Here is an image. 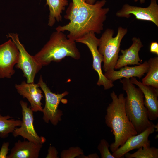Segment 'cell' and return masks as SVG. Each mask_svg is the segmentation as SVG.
<instances>
[{"label": "cell", "instance_id": "obj_19", "mask_svg": "<svg viewBox=\"0 0 158 158\" xmlns=\"http://www.w3.org/2000/svg\"><path fill=\"white\" fill-rule=\"evenodd\" d=\"M147 62L148 70L145 76L142 79V83L158 89V57L150 58Z\"/></svg>", "mask_w": 158, "mask_h": 158}, {"label": "cell", "instance_id": "obj_15", "mask_svg": "<svg viewBox=\"0 0 158 158\" xmlns=\"http://www.w3.org/2000/svg\"><path fill=\"white\" fill-rule=\"evenodd\" d=\"M132 44L128 49L121 50L122 55L119 56L114 68L115 69H118L128 65H140L142 63L140 59L139 52L143 46L140 39L133 37L132 39Z\"/></svg>", "mask_w": 158, "mask_h": 158}, {"label": "cell", "instance_id": "obj_1", "mask_svg": "<svg viewBox=\"0 0 158 158\" xmlns=\"http://www.w3.org/2000/svg\"><path fill=\"white\" fill-rule=\"evenodd\" d=\"M72 1L76 7L73 18L67 24L57 27L56 30L68 32L67 37L74 41L89 32L100 34L109 11V8H103L107 1L99 0L92 4H87L85 0Z\"/></svg>", "mask_w": 158, "mask_h": 158}, {"label": "cell", "instance_id": "obj_2", "mask_svg": "<svg viewBox=\"0 0 158 158\" xmlns=\"http://www.w3.org/2000/svg\"><path fill=\"white\" fill-rule=\"evenodd\" d=\"M110 96L112 102L107 107L105 119L106 125L110 128L114 137V142L110 145L113 153L129 138L138 133L126 113L124 94L121 93L118 96L113 91Z\"/></svg>", "mask_w": 158, "mask_h": 158}, {"label": "cell", "instance_id": "obj_27", "mask_svg": "<svg viewBox=\"0 0 158 158\" xmlns=\"http://www.w3.org/2000/svg\"><path fill=\"white\" fill-rule=\"evenodd\" d=\"M78 158H99V157L97 153H95L89 154L87 156H85L83 154L79 156Z\"/></svg>", "mask_w": 158, "mask_h": 158}, {"label": "cell", "instance_id": "obj_29", "mask_svg": "<svg viewBox=\"0 0 158 158\" xmlns=\"http://www.w3.org/2000/svg\"><path fill=\"white\" fill-rule=\"evenodd\" d=\"M138 1H139L140 3L141 4L144 3L145 2V0H134V1L135 2H136Z\"/></svg>", "mask_w": 158, "mask_h": 158}, {"label": "cell", "instance_id": "obj_11", "mask_svg": "<svg viewBox=\"0 0 158 158\" xmlns=\"http://www.w3.org/2000/svg\"><path fill=\"white\" fill-rule=\"evenodd\" d=\"M116 14L118 17L127 18H129L130 14H133L137 19L152 22L158 27V4L157 0H151L149 5L145 8L125 4Z\"/></svg>", "mask_w": 158, "mask_h": 158}, {"label": "cell", "instance_id": "obj_17", "mask_svg": "<svg viewBox=\"0 0 158 158\" xmlns=\"http://www.w3.org/2000/svg\"><path fill=\"white\" fill-rule=\"evenodd\" d=\"M42 147V144L18 140L15 143L6 158H38Z\"/></svg>", "mask_w": 158, "mask_h": 158}, {"label": "cell", "instance_id": "obj_24", "mask_svg": "<svg viewBox=\"0 0 158 158\" xmlns=\"http://www.w3.org/2000/svg\"><path fill=\"white\" fill-rule=\"evenodd\" d=\"M9 143L4 142L2 145L0 150V158H6L8 153Z\"/></svg>", "mask_w": 158, "mask_h": 158}, {"label": "cell", "instance_id": "obj_20", "mask_svg": "<svg viewBox=\"0 0 158 158\" xmlns=\"http://www.w3.org/2000/svg\"><path fill=\"white\" fill-rule=\"evenodd\" d=\"M8 115L3 116L0 114V137L3 138L8 137L17 127L20 126L22 121L15 119Z\"/></svg>", "mask_w": 158, "mask_h": 158}, {"label": "cell", "instance_id": "obj_9", "mask_svg": "<svg viewBox=\"0 0 158 158\" xmlns=\"http://www.w3.org/2000/svg\"><path fill=\"white\" fill-rule=\"evenodd\" d=\"M20 104L22 108V120L19 128H16L12 133L14 137L20 136L28 141L37 144H42L46 141L44 137L40 136L35 130L33 125V112L28 103L23 100Z\"/></svg>", "mask_w": 158, "mask_h": 158}, {"label": "cell", "instance_id": "obj_5", "mask_svg": "<svg viewBox=\"0 0 158 158\" xmlns=\"http://www.w3.org/2000/svg\"><path fill=\"white\" fill-rule=\"evenodd\" d=\"M128 32L126 28L119 27L116 36L113 29L107 28L99 38L98 50L103 57V69L105 72L114 69L119 57L121 40Z\"/></svg>", "mask_w": 158, "mask_h": 158}, {"label": "cell", "instance_id": "obj_10", "mask_svg": "<svg viewBox=\"0 0 158 158\" xmlns=\"http://www.w3.org/2000/svg\"><path fill=\"white\" fill-rule=\"evenodd\" d=\"M19 51L12 40L0 45V78H10L14 74V66L17 63Z\"/></svg>", "mask_w": 158, "mask_h": 158}, {"label": "cell", "instance_id": "obj_28", "mask_svg": "<svg viewBox=\"0 0 158 158\" xmlns=\"http://www.w3.org/2000/svg\"><path fill=\"white\" fill-rule=\"evenodd\" d=\"M96 0H85V2L89 4H93L96 2Z\"/></svg>", "mask_w": 158, "mask_h": 158}, {"label": "cell", "instance_id": "obj_23", "mask_svg": "<svg viewBox=\"0 0 158 158\" xmlns=\"http://www.w3.org/2000/svg\"><path fill=\"white\" fill-rule=\"evenodd\" d=\"M110 145L105 139L101 140L97 149L101 154V158H115L109 150Z\"/></svg>", "mask_w": 158, "mask_h": 158}, {"label": "cell", "instance_id": "obj_25", "mask_svg": "<svg viewBox=\"0 0 158 158\" xmlns=\"http://www.w3.org/2000/svg\"><path fill=\"white\" fill-rule=\"evenodd\" d=\"M48 154L46 158H58V152L54 146H50L48 150Z\"/></svg>", "mask_w": 158, "mask_h": 158}, {"label": "cell", "instance_id": "obj_18", "mask_svg": "<svg viewBox=\"0 0 158 158\" xmlns=\"http://www.w3.org/2000/svg\"><path fill=\"white\" fill-rule=\"evenodd\" d=\"M68 0H46V5H48L49 11L48 25L52 27L56 22L61 21V14L65 7L68 5Z\"/></svg>", "mask_w": 158, "mask_h": 158}, {"label": "cell", "instance_id": "obj_14", "mask_svg": "<svg viewBox=\"0 0 158 158\" xmlns=\"http://www.w3.org/2000/svg\"><path fill=\"white\" fill-rule=\"evenodd\" d=\"M130 80L132 83L139 87L143 94L145 97L144 104L147 109L149 120H156L158 118V89L143 84L134 77L131 78Z\"/></svg>", "mask_w": 158, "mask_h": 158}, {"label": "cell", "instance_id": "obj_12", "mask_svg": "<svg viewBox=\"0 0 158 158\" xmlns=\"http://www.w3.org/2000/svg\"><path fill=\"white\" fill-rule=\"evenodd\" d=\"M153 124L143 132L129 138L125 142L112 153L115 158L123 157L129 151L138 149L145 146H150V141L148 139L149 135L155 130Z\"/></svg>", "mask_w": 158, "mask_h": 158}, {"label": "cell", "instance_id": "obj_16", "mask_svg": "<svg viewBox=\"0 0 158 158\" xmlns=\"http://www.w3.org/2000/svg\"><path fill=\"white\" fill-rule=\"evenodd\" d=\"M148 69V63L146 61L142 64L134 66H126L117 71L113 70L105 72L104 75L107 79L113 82L122 78L130 79L137 77L140 78L147 72Z\"/></svg>", "mask_w": 158, "mask_h": 158}, {"label": "cell", "instance_id": "obj_13", "mask_svg": "<svg viewBox=\"0 0 158 158\" xmlns=\"http://www.w3.org/2000/svg\"><path fill=\"white\" fill-rule=\"evenodd\" d=\"M15 87L18 93L29 102L33 112H42L43 108L41 101L43 96L37 83L23 81L20 84H16Z\"/></svg>", "mask_w": 158, "mask_h": 158}, {"label": "cell", "instance_id": "obj_26", "mask_svg": "<svg viewBox=\"0 0 158 158\" xmlns=\"http://www.w3.org/2000/svg\"><path fill=\"white\" fill-rule=\"evenodd\" d=\"M150 51L151 53L158 55V43L156 42H152L150 44Z\"/></svg>", "mask_w": 158, "mask_h": 158}, {"label": "cell", "instance_id": "obj_22", "mask_svg": "<svg viewBox=\"0 0 158 158\" xmlns=\"http://www.w3.org/2000/svg\"><path fill=\"white\" fill-rule=\"evenodd\" d=\"M84 154L83 150L78 147H71L67 150H64L61 152V158H78L79 156Z\"/></svg>", "mask_w": 158, "mask_h": 158}, {"label": "cell", "instance_id": "obj_7", "mask_svg": "<svg viewBox=\"0 0 158 158\" xmlns=\"http://www.w3.org/2000/svg\"><path fill=\"white\" fill-rule=\"evenodd\" d=\"M7 36L14 42L19 51L18 61L16 64V68L22 71L27 83H34L36 75L42 66L37 62L34 56L30 55L27 51L20 41L18 34L10 33Z\"/></svg>", "mask_w": 158, "mask_h": 158}, {"label": "cell", "instance_id": "obj_3", "mask_svg": "<svg viewBox=\"0 0 158 158\" xmlns=\"http://www.w3.org/2000/svg\"><path fill=\"white\" fill-rule=\"evenodd\" d=\"M76 42L68 38L63 32L56 30L34 56L42 66L48 65L52 61L60 62L66 57L78 60L81 55Z\"/></svg>", "mask_w": 158, "mask_h": 158}, {"label": "cell", "instance_id": "obj_4", "mask_svg": "<svg viewBox=\"0 0 158 158\" xmlns=\"http://www.w3.org/2000/svg\"><path fill=\"white\" fill-rule=\"evenodd\" d=\"M120 80L127 95L125 103L126 113L138 134L140 133L154 124L148 118L147 109L144 104L143 94L130 79Z\"/></svg>", "mask_w": 158, "mask_h": 158}, {"label": "cell", "instance_id": "obj_21", "mask_svg": "<svg viewBox=\"0 0 158 158\" xmlns=\"http://www.w3.org/2000/svg\"><path fill=\"white\" fill-rule=\"evenodd\" d=\"M126 158H158V149L155 147L145 146L140 147L133 154L127 153Z\"/></svg>", "mask_w": 158, "mask_h": 158}, {"label": "cell", "instance_id": "obj_6", "mask_svg": "<svg viewBox=\"0 0 158 158\" xmlns=\"http://www.w3.org/2000/svg\"><path fill=\"white\" fill-rule=\"evenodd\" d=\"M43 92L45 97V105L43 109V119L47 123L50 122L54 126L56 125L61 120L63 112L58 109L59 105L62 99L67 95L66 91L61 94L52 92L40 76L37 83Z\"/></svg>", "mask_w": 158, "mask_h": 158}, {"label": "cell", "instance_id": "obj_8", "mask_svg": "<svg viewBox=\"0 0 158 158\" xmlns=\"http://www.w3.org/2000/svg\"><path fill=\"white\" fill-rule=\"evenodd\" d=\"M75 41L85 44L90 50L92 57L93 68L98 75L97 85L99 86H103L105 90H108L113 87V82L106 78L102 71L101 64L103 61V57L98 50L99 39L96 37L95 33H88Z\"/></svg>", "mask_w": 158, "mask_h": 158}]
</instances>
